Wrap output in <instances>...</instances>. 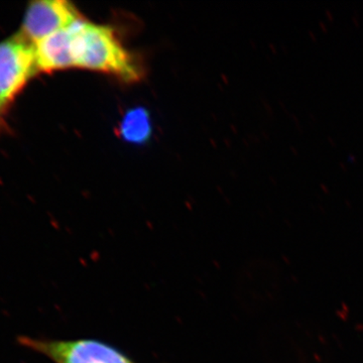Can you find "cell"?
I'll list each match as a JSON object with an SVG mask.
<instances>
[{"instance_id":"obj_1","label":"cell","mask_w":363,"mask_h":363,"mask_svg":"<svg viewBox=\"0 0 363 363\" xmlns=\"http://www.w3.org/2000/svg\"><path fill=\"white\" fill-rule=\"evenodd\" d=\"M73 30L75 68L109 74L128 82L140 80V66L111 26L81 18L74 23Z\"/></svg>"},{"instance_id":"obj_7","label":"cell","mask_w":363,"mask_h":363,"mask_svg":"<svg viewBox=\"0 0 363 363\" xmlns=\"http://www.w3.org/2000/svg\"><path fill=\"white\" fill-rule=\"evenodd\" d=\"M2 108H4V106L0 105V130H1L2 128V123H4V119H2Z\"/></svg>"},{"instance_id":"obj_3","label":"cell","mask_w":363,"mask_h":363,"mask_svg":"<svg viewBox=\"0 0 363 363\" xmlns=\"http://www.w3.org/2000/svg\"><path fill=\"white\" fill-rule=\"evenodd\" d=\"M37 72L35 44L21 33L0 43V105L11 104Z\"/></svg>"},{"instance_id":"obj_6","label":"cell","mask_w":363,"mask_h":363,"mask_svg":"<svg viewBox=\"0 0 363 363\" xmlns=\"http://www.w3.org/2000/svg\"><path fill=\"white\" fill-rule=\"evenodd\" d=\"M119 135L125 142L142 145L152 135V125L149 112L142 107L126 112L119 125Z\"/></svg>"},{"instance_id":"obj_4","label":"cell","mask_w":363,"mask_h":363,"mask_svg":"<svg viewBox=\"0 0 363 363\" xmlns=\"http://www.w3.org/2000/svg\"><path fill=\"white\" fill-rule=\"evenodd\" d=\"M76 7L65 0L32 2L26 11L21 35L33 44L81 20Z\"/></svg>"},{"instance_id":"obj_5","label":"cell","mask_w":363,"mask_h":363,"mask_svg":"<svg viewBox=\"0 0 363 363\" xmlns=\"http://www.w3.org/2000/svg\"><path fill=\"white\" fill-rule=\"evenodd\" d=\"M73 25L52 33L35 45L38 71L52 73L75 68Z\"/></svg>"},{"instance_id":"obj_2","label":"cell","mask_w":363,"mask_h":363,"mask_svg":"<svg viewBox=\"0 0 363 363\" xmlns=\"http://www.w3.org/2000/svg\"><path fill=\"white\" fill-rule=\"evenodd\" d=\"M18 342L54 363H138L113 346L95 339L55 340L20 336Z\"/></svg>"}]
</instances>
